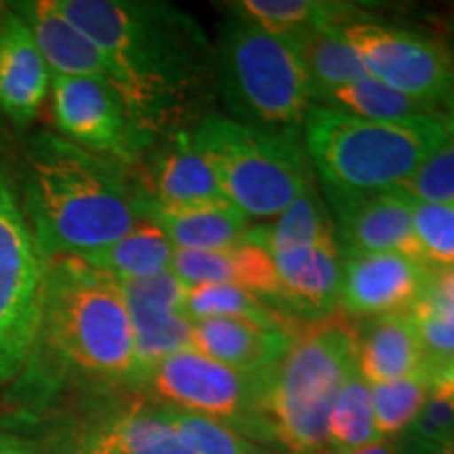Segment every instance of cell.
Returning a JSON list of instances; mask_svg holds the SVG:
<instances>
[{"instance_id": "cell-1", "label": "cell", "mask_w": 454, "mask_h": 454, "mask_svg": "<svg viewBox=\"0 0 454 454\" xmlns=\"http://www.w3.org/2000/svg\"><path fill=\"white\" fill-rule=\"evenodd\" d=\"M106 57L110 82L152 141L173 133L217 81L215 49L184 11L150 0H53Z\"/></svg>"}, {"instance_id": "cell-2", "label": "cell", "mask_w": 454, "mask_h": 454, "mask_svg": "<svg viewBox=\"0 0 454 454\" xmlns=\"http://www.w3.org/2000/svg\"><path fill=\"white\" fill-rule=\"evenodd\" d=\"M141 198L127 164L55 133L27 144L24 213L43 259L78 257L121 240L141 221Z\"/></svg>"}, {"instance_id": "cell-3", "label": "cell", "mask_w": 454, "mask_h": 454, "mask_svg": "<svg viewBox=\"0 0 454 454\" xmlns=\"http://www.w3.org/2000/svg\"><path fill=\"white\" fill-rule=\"evenodd\" d=\"M34 357L104 383H133V326L121 282L78 257L44 259Z\"/></svg>"}, {"instance_id": "cell-4", "label": "cell", "mask_w": 454, "mask_h": 454, "mask_svg": "<svg viewBox=\"0 0 454 454\" xmlns=\"http://www.w3.org/2000/svg\"><path fill=\"white\" fill-rule=\"evenodd\" d=\"M303 130L328 198L395 190L450 137L440 114L368 121L325 106L311 107Z\"/></svg>"}, {"instance_id": "cell-5", "label": "cell", "mask_w": 454, "mask_h": 454, "mask_svg": "<svg viewBox=\"0 0 454 454\" xmlns=\"http://www.w3.org/2000/svg\"><path fill=\"white\" fill-rule=\"evenodd\" d=\"M316 325L297 331L261 391L271 440L291 454H331L328 417L339 389L357 368L356 328L333 316Z\"/></svg>"}, {"instance_id": "cell-6", "label": "cell", "mask_w": 454, "mask_h": 454, "mask_svg": "<svg viewBox=\"0 0 454 454\" xmlns=\"http://www.w3.org/2000/svg\"><path fill=\"white\" fill-rule=\"evenodd\" d=\"M219 93L231 121L294 135L316 106L297 49L230 9L215 47Z\"/></svg>"}, {"instance_id": "cell-7", "label": "cell", "mask_w": 454, "mask_h": 454, "mask_svg": "<svg viewBox=\"0 0 454 454\" xmlns=\"http://www.w3.org/2000/svg\"><path fill=\"white\" fill-rule=\"evenodd\" d=\"M187 133L221 194L248 219L278 217L311 187L294 135L244 127L219 114L202 116Z\"/></svg>"}, {"instance_id": "cell-8", "label": "cell", "mask_w": 454, "mask_h": 454, "mask_svg": "<svg viewBox=\"0 0 454 454\" xmlns=\"http://www.w3.org/2000/svg\"><path fill=\"white\" fill-rule=\"evenodd\" d=\"M44 259L0 162V389L30 364L41 322Z\"/></svg>"}, {"instance_id": "cell-9", "label": "cell", "mask_w": 454, "mask_h": 454, "mask_svg": "<svg viewBox=\"0 0 454 454\" xmlns=\"http://www.w3.org/2000/svg\"><path fill=\"white\" fill-rule=\"evenodd\" d=\"M263 381L265 377H247L187 348L160 362L141 385L162 406L217 419L247 438L271 440L261 414Z\"/></svg>"}, {"instance_id": "cell-10", "label": "cell", "mask_w": 454, "mask_h": 454, "mask_svg": "<svg viewBox=\"0 0 454 454\" xmlns=\"http://www.w3.org/2000/svg\"><path fill=\"white\" fill-rule=\"evenodd\" d=\"M340 32L374 81L434 107L454 98V55L446 43L357 17Z\"/></svg>"}, {"instance_id": "cell-11", "label": "cell", "mask_w": 454, "mask_h": 454, "mask_svg": "<svg viewBox=\"0 0 454 454\" xmlns=\"http://www.w3.org/2000/svg\"><path fill=\"white\" fill-rule=\"evenodd\" d=\"M51 87L55 124L72 144L122 164L137 162L154 144L137 129L121 93L106 78L53 74Z\"/></svg>"}, {"instance_id": "cell-12", "label": "cell", "mask_w": 454, "mask_h": 454, "mask_svg": "<svg viewBox=\"0 0 454 454\" xmlns=\"http://www.w3.org/2000/svg\"><path fill=\"white\" fill-rule=\"evenodd\" d=\"M121 288L133 326V385H141L160 362L190 348L192 322L184 314L187 286L168 270L145 280L121 282Z\"/></svg>"}, {"instance_id": "cell-13", "label": "cell", "mask_w": 454, "mask_h": 454, "mask_svg": "<svg viewBox=\"0 0 454 454\" xmlns=\"http://www.w3.org/2000/svg\"><path fill=\"white\" fill-rule=\"evenodd\" d=\"M429 270L394 253H348L343 259L339 308L345 316L411 314L421 299Z\"/></svg>"}, {"instance_id": "cell-14", "label": "cell", "mask_w": 454, "mask_h": 454, "mask_svg": "<svg viewBox=\"0 0 454 454\" xmlns=\"http://www.w3.org/2000/svg\"><path fill=\"white\" fill-rule=\"evenodd\" d=\"M337 234L308 247L271 254L280 297L278 311L308 322L325 320L339 308L343 282V251Z\"/></svg>"}, {"instance_id": "cell-15", "label": "cell", "mask_w": 454, "mask_h": 454, "mask_svg": "<svg viewBox=\"0 0 454 454\" xmlns=\"http://www.w3.org/2000/svg\"><path fill=\"white\" fill-rule=\"evenodd\" d=\"M348 253H394L421 263L412 225L414 200L402 190L331 198Z\"/></svg>"}, {"instance_id": "cell-16", "label": "cell", "mask_w": 454, "mask_h": 454, "mask_svg": "<svg viewBox=\"0 0 454 454\" xmlns=\"http://www.w3.org/2000/svg\"><path fill=\"white\" fill-rule=\"evenodd\" d=\"M297 331L254 325L248 320L192 322L190 348L247 377H268L291 348Z\"/></svg>"}, {"instance_id": "cell-17", "label": "cell", "mask_w": 454, "mask_h": 454, "mask_svg": "<svg viewBox=\"0 0 454 454\" xmlns=\"http://www.w3.org/2000/svg\"><path fill=\"white\" fill-rule=\"evenodd\" d=\"M51 78L30 27L7 11L0 21V112L15 124L32 122L47 99Z\"/></svg>"}, {"instance_id": "cell-18", "label": "cell", "mask_w": 454, "mask_h": 454, "mask_svg": "<svg viewBox=\"0 0 454 454\" xmlns=\"http://www.w3.org/2000/svg\"><path fill=\"white\" fill-rule=\"evenodd\" d=\"M170 271L185 286L196 284H230L254 294L278 309L280 282L271 254L257 244L240 242L217 251H181L175 248ZM282 314V311H280Z\"/></svg>"}, {"instance_id": "cell-19", "label": "cell", "mask_w": 454, "mask_h": 454, "mask_svg": "<svg viewBox=\"0 0 454 454\" xmlns=\"http://www.w3.org/2000/svg\"><path fill=\"white\" fill-rule=\"evenodd\" d=\"M139 215L152 221L181 251H217L240 242L248 217L225 198L198 204H160L144 194Z\"/></svg>"}, {"instance_id": "cell-20", "label": "cell", "mask_w": 454, "mask_h": 454, "mask_svg": "<svg viewBox=\"0 0 454 454\" xmlns=\"http://www.w3.org/2000/svg\"><path fill=\"white\" fill-rule=\"evenodd\" d=\"M141 190L160 204H198L223 198L211 167L192 145L187 129L173 130L152 154Z\"/></svg>"}, {"instance_id": "cell-21", "label": "cell", "mask_w": 454, "mask_h": 454, "mask_svg": "<svg viewBox=\"0 0 454 454\" xmlns=\"http://www.w3.org/2000/svg\"><path fill=\"white\" fill-rule=\"evenodd\" d=\"M13 11L30 27L34 41L55 76H93L110 81L101 51L67 21L53 0H24Z\"/></svg>"}, {"instance_id": "cell-22", "label": "cell", "mask_w": 454, "mask_h": 454, "mask_svg": "<svg viewBox=\"0 0 454 454\" xmlns=\"http://www.w3.org/2000/svg\"><path fill=\"white\" fill-rule=\"evenodd\" d=\"M356 364L368 385L391 383L429 368L427 351L408 314L374 317L357 334Z\"/></svg>"}, {"instance_id": "cell-23", "label": "cell", "mask_w": 454, "mask_h": 454, "mask_svg": "<svg viewBox=\"0 0 454 454\" xmlns=\"http://www.w3.org/2000/svg\"><path fill=\"white\" fill-rule=\"evenodd\" d=\"M175 247L158 227L141 217V221L121 240L107 244L98 251L78 254L90 268L104 271L116 282L145 280L170 270Z\"/></svg>"}, {"instance_id": "cell-24", "label": "cell", "mask_w": 454, "mask_h": 454, "mask_svg": "<svg viewBox=\"0 0 454 454\" xmlns=\"http://www.w3.org/2000/svg\"><path fill=\"white\" fill-rule=\"evenodd\" d=\"M230 7L288 44L320 26L348 24L357 13L356 4L320 0H240Z\"/></svg>"}, {"instance_id": "cell-25", "label": "cell", "mask_w": 454, "mask_h": 454, "mask_svg": "<svg viewBox=\"0 0 454 454\" xmlns=\"http://www.w3.org/2000/svg\"><path fill=\"white\" fill-rule=\"evenodd\" d=\"M291 47L297 49L303 61L311 89H314L316 104L317 98H322L328 90L368 76L360 57L340 32V26L316 27Z\"/></svg>"}, {"instance_id": "cell-26", "label": "cell", "mask_w": 454, "mask_h": 454, "mask_svg": "<svg viewBox=\"0 0 454 454\" xmlns=\"http://www.w3.org/2000/svg\"><path fill=\"white\" fill-rule=\"evenodd\" d=\"M334 225L328 217L325 204L316 194L314 185L297 198L282 215H278L271 225L248 227L244 240L257 244L270 254L293 251V248L308 247L317 240L334 236Z\"/></svg>"}, {"instance_id": "cell-27", "label": "cell", "mask_w": 454, "mask_h": 454, "mask_svg": "<svg viewBox=\"0 0 454 454\" xmlns=\"http://www.w3.org/2000/svg\"><path fill=\"white\" fill-rule=\"evenodd\" d=\"M317 101L320 104L316 106L333 107L349 116L368 118V121H404V118L438 114V107L408 98L371 76L328 90L322 98H317Z\"/></svg>"}, {"instance_id": "cell-28", "label": "cell", "mask_w": 454, "mask_h": 454, "mask_svg": "<svg viewBox=\"0 0 454 454\" xmlns=\"http://www.w3.org/2000/svg\"><path fill=\"white\" fill-rule=\"evenodd\" d=\"M184 314L190 322L213 320V317H227V320H248L254 325L293 328V317L271 308L254 297L230 284H196L187 286L184 294Z\"/></svg>"}, {"instance_id": "cell-29", "label": "cell", "mask_w": 454, "mask_h": 454, "mask_svg": "<svg viewBox=\"0 0 454 454\" xmlns=\"http://www.w3.org/2000/svg\"><path fill=\"white\" fill-rule=\"evenodd\" d=\"M381 442L374 427L371 385L360 377L357 368L339 389L328 417V452L345 454Z\"/></svg>"}, {"instance_id": "cell-30", "label": "cell", "mask_w": 454, "mask_h": 454, "mask_svg": "<svg viewBox=\"0 0 454 454\" xmlns=\"http://www.w3.org/2000/svg\"><path fill=\"white\" fill-rule=\"evenodd\" d=\"M110 454H194L156 404H135L106 425Z\"/></svg>"}, {"instance_id": "cell-31", "label": "cell", "mask_w": 454, "mask_h": 454, "mask_svg": "<svg viewBox=\"0 0 454 454\" xmlns=\"http://www.w3.org/2000/svg\"><path fill=\"white\" fill-rule=\"evenodd\" d=\"M429 394V371L391 383L371 385L372 417L379 438H395L404 434L423 411Z\"/></svg>"}, {"instance_id": "cell-32", "label": "cell", "mask_w": 454, "mask_h": 454, "mask_svg": "<svg viewBox=\"0 0 454 454\" xmlns=\"http://www.w3.org/2000/svg\"><path fill=\"white\" fill-rule=\"evenodd\" d=\"M162 419L194 454H253L257 448L247 435L217 419L156 404Z\"/></svg>"}, {"instance_id": "cell-33", "label": "cell", "mask_w": 454, "mask_h": 454, "mask_svg": "<svg viewBox=\"0 0 454 454\" xmlns=\"http://www.w3.org/2000/svg\"><path fill=\"white\" fill-rule=\"evenodd\" d=\"M412 225L421 263L429 271L454 268V207L414 202Z\"/></svg>"}, {"instance_id": "cell-34", "label": "cell", "mask_w": 454, "mask_h": 454, "mask_svg": "<svg viewBox=\"0 0 454 454\" xmlns=\"http://www.w3.org/2000/svg\"><path fill=\"white\" fill-rule=\"evenodd\" d=\"M397 190L414 202L454 207V139L448 137Z\"/></svg>"}, {"instance_id": "cell-35", "label": "cell", "mask_w": 454, "mask_h": 454, "mask_svg": "<svg viewBox=\"0 0 454 454\" xmlns=\"http://www.w3.org/2000/svg\"><path fill=\"white\" fill-rule=\"evenodd\" d=\"M454 442V404L429 394L423 411L404 431V444L414 454H440Z\"/></svg>"}, {"instance_id": "cell-36", "label": "cell", "mask_w": 454, "mask_h": 454, "mask_svg": "<svg viewBox=\"0 0 454 454\" xmlns=\"http://www.w3.org/2000/svg\"><path fill=\"white\" fill-rule=\"evenodd\" d=\"M408 316L423 340L429 366L454 356V308L417 301Z\"/></svg>"}, {"instance_id": "cell-37", "label": "cell", "mask_w": 454, "mask_h": 454, "mask_svg": "<svg viewBox=\"0 0 454 454\" xmlns=\"http://www.w3.org/2000/svg\"><path fill=\"white\" fill-rule=\"evenodd\" d=\"M57 454H110V440H107L106 425L99 429L84 431V434L66 442Z\"/></svg>"}, {"instance_id": "cell-38", "label": "cell", "mask_w": 454, "mask_h": 454, "mask_svg": "<svg viewBox=\"0 0 454 454\" xmlns=\"http://www.w3.org/2000/svg\"><path fill=\"white\" fill-rule=\"evenodd\" d=\"M427 371L431 394L454 404V356L435 362V364H431Z\"/></svg>"}, {"instance_id": "cell-39", "label": "cell", "mask_w": 454, "mask_h": 454, "mask_svg": "<svg viewBox=\"0 0 454 454\" xmlns=\"http://www.w3.org/2000/svg\"><path fill=\"white\" fill-rule=\"evenodd\" d=\"M0 454H43L34 442L0 431Z\"/></svg>"}, {"instance_id": "cell-40", "label": "cell", "mask_w": 454, "mask_h": 454, "mask_svg": "<svg viewBox=\"0 0 454 454\" xmlns=\"http://www.w3.org/2000/svg\"><path fill=\"white\" fill-rule=\"evenodd\" d=\"M345 454H400V452H397V448L394 444H387V442L381 440V442H374L371 446L357 448V450L345 452Z\"/></svg>"}, {"instance_id": "cell-41", "label": "cell", "mask_w": 454, "mask_h": 454, "mask_svg": "<svg viewBox=\"0 0 454 454\" xmlns=\"http://www.w3.org/2000/svg\"><path fill=\"white\" fill-rule=\"evenodd\" d=\"M444 124H446L448 135H450V137L454 139V98L448 101V112L444 116Z\"/></svg>"}, {"instance_id": "cell-42", "label": "cell", "mask_w": 454, "mask_h": 454, "mask_svg": "<svg viewBox=\"0 0 454 454\" xmlns=\"http://www.w3.org/2000/svg\"><path fill=\"white\" fill-rule=\"evenodd\" d=\"M440 454H454V442H452V444H450V446H446V448H444V450H442Z\"/></svg>"}, {"instance_id": "cell-43", "label": "cell", "mask_w": 454, "mask_h": 454, "mask_svg": "<svg viewBox=\"0 0 454 454\" xmlns=\"http://www.w3.org/2000/svg\"><path fill=\"white\" fill-rule=\"evenodd\" d=\"M253 454H271V452H265V450H259V448H257V450H254Z\"/></svg>"}]
</instances>
